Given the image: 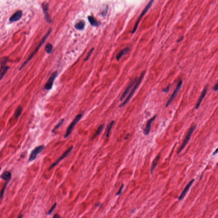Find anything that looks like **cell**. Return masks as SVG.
Returning <instances> with one entry per match:
<instances>
[{"label": "cell", "mask_w": 218, "mask_h": 218, "mask_svg": "<svg viewBox=\"0 0 218 218\" xmlns=\"http://www.w3.org/2000/svg\"><path fill=\"white\" fill-rule=\"evenodd\" d=\"M145 71H144L141 74V75H140V76L139 77V78L137 80V82L136 83V84L134 86V87H133V89H132L131 91L129 93V95H128V96L127 97V98H126L124 101L121 104H120V105L119 106V107L121 108V107H124V106H125L126 104H127V103L130 100V99L132 97V96H133L135 93L136 90H137L138 88L139 87V86L140 85L141 83L142 82V80L143 79V78H144V77L145 76Z\"/></svg>", "instance_id": "1"}, {"label": "cell", "mask_w": 218, "mask_h": 218, "mask_svg": "<svg viewBox=\"0 0 218 218\" xmlns=\"http://www.w3.org/2000/svg\"><path fill=\"white\" fill-rule=\"evenodd\" d=\"M52 29L51 28V29H49V30L47 32V33L46 34L45 36L43 37V38L42 39V40L40 41V43H39V44L38 45V46H37V48H36V49H35V51H34L33 53H32L31 55H30L28 57L27 59L23 63V64L21 65V66H20V69H19L20 70L22 68H23L24 66H25V65H26V64H27L28 63V62L30 61V60L32 59V58L33 56L35 55V54L36 53V52H38V51L39 50L41 46H42V45H43V43H44L45 42V40H46V39L47 38L48 36H49V34H50L51 32L52 31Z\"/></svg>", "instance_id": "2"}, {"label": "cell", "mask_w": 218, "mask_h": 218, "mask_svg": "<svg viewBox=\"0 0 218 218\" xmlns=\"http://www.w3.org/2000/svg\"><path fill=\"white\" fill-rule=\"evenodd\" d=\"M83 116V113H80L75 118V119H74L72 122H71V124H70L68 128L67 129L66 132L65 133L64 136V138L66 139L68 137V136H69V135L71 134V133L72 132V130H73L74 128L75 127V126L76 125V124L78 123L80 120H81V119L82 118Z\"/></svg>", "instance_id": "3"}, {"label": "cell", "mask_w": 218, "mask_h": 218, "mask_svg": "<svg viewBox=\"0 0 218 218\" xmlns=\"http://www.w3.org/2000/svg\"><path fill=\"white\" fill-rule=\"evenodd\" d=\"M153 2H154V0H150V1L149 2V3L147 4V5L146 6L145 9H144L143 11L142 12V13L140 14V16H139V18H138L137 21L136 22V24L134 26V27L133 28V30L132 31V34H133V33L136 32V29H137L138 26H139V23L140 21L141 20V19L142 18L143 16L145 15V14L148 12V11L149 10V9H150V7H151V6H152V4H153Z\"/></svg>", "instance_id": "4"}, {"label": "cell", "mask_w": 218, "mask_h": 218, "mask_svg": "<svg viewBox=\"0 0 218 218\" xmlns=\"http://www.w3.org/2000/svg\"><path fill=\"white\" fill-rule=\"evenodd\" d=\"M197 128V125H194L192 127L190 128L188 132V134L185 137V139L183 143L182 144V145L181 146L180 148L179 149V150H178V154H179L183 150L184 148L185 147V146H186L187 144H188V142H189L191 136H192V133H193L194 130H196V129Z\"/></svg>", "instance_id": "5"}, {"label": "cell", "mask_w": 218, "mask_h": 218, "mask_svg": "<svg viewBox=\"0 0 218 218\" xmlns=\"http://www.w3.org/2000/svg\"><path fill=\"white\" fill-rule=\"evenodd\" d=\"M44 149H45V146L43 145H40L35 147L32 151L30 155V156L29 157V162H32L33 161L35 160L37 157L38 155L41 153Z\"/></svg>", "instance_id": "6"}, {"label": "cell", "mask_w": 218, "mask_h": 218, "mask_svg": "<svg viewBox=\"0 0 218 218\" xmlns=\"http://www.w3.org/2000/svg\"><path fill=\"white\" fill-rule=\"evenodd\" d=\"M182 81H179V83H178V84L177 85L176 89H175L174 91L173 92V93L172 95H171V97L170 98L169 100H168V102H167L166 104V107H168L171 104V103L172 102V101H173V100L175 98V97H176V95H177L178 93H179V90L180 89L181 87H182Z\"/></svg>", "instance_id": "7"}, {"label": "cell", "mask_w": 218, "mask_h": 218, "mask_svg": "<svg viewBox=\"0 0 218 218\" xmlns=\"http://www.w3.org/2000/svg\"><path fill=\"white\" fill-rule=\"evenodd\" d=\"M73 146H71V147H70L68 148L67 150L65 151L64 153L63 154L61 155V156L59 158V159H58L55 162L53 163L52 164V165H51V166H50V167H49V169H52V168H53L55 166H56L57 165H58V164L60 162H61V161L63 160V159H64L67 156H68V155L69 154V153H70V152H71V151L72 150V149H73Z\"/></svg>", "instance_id": "8"}, {"label": "cell", "mask_w": 218, "mask_h": 218, "mask_svg": "<svg viewBox=\"0 0 218 218\" xmlns=\"http://www.w3.org/2000/svg\"><path fill=\"white\" fill-rule=\"evenodd\" d=\"M58 75V72H55L52 74L44 86V88L46 90H50L52 89L53 84L55 78L57 77Z\"/></svg>", "instance_id": "9"}, {"label": "cell", "mask_w": 218, "mask_h": 218, "mask_svg": "<svg viewBox=\"0 0 218 218\" xmlns=\"http://www.w3.org/2000/svg\"><path fill=\"white\" fill-rule=\"evenodd\" d=\"M42 8L43 10L44 14V16H45V19L46 20V21L50 23L52 22V20L51 19L50 16H49V13H48V4L46 2H43L42 3Z\"/></svg>", "instance_id": "10"}, {"label": "cell", "mask_w": 218, "mask_h": 218, "mask_svg": "<svg viewBox=\"0 0 218 218\" xmlns=\"http://www.w3.org/2000/svg\"><path fill=\"white\" fill-rule=\"evenodd\" d=\"M137 79L136 78L133 80V81H132L130 83V84L129 85L127 88H126L125 90L124 91V92L123 93V94H122V95L121 97V98H120V101H123V100L125 98V97L127 96V94L129 93V92L130 91V90L132 88L133 85H134L135 84H136V83L137 81Z\"/></svg>", "instance_id": "11"}, {"label": "cell", "mask_w": 218, "mask_h": 218, "mask_svg": "<svg viewBox=\"0 0 218 218\" xmlns=\"http://www.w3.org/2000/svg\"><path fill=\"white\" fill-rule=\"evenodd\" d=\"M157 116V115H156V116H154V117H153L152 118L150 119H149V120L147 121V124H146V126H145V129H144V131H143L144 134L145 135L147 136V135L149 134L150 133V130H151V124H152V122H153V121L155 119H156Z\"/></svg>", "instance_id": "12"}, {"label": "cell", "mask_w": 218, "mask_h": 218, "mask_svg": "<svg viewBox=\"0 0 218 218\" xmlns=\"http://www.w3.org/2000/svg\"><path fill=\"white\" fill-rule=\"evenodd\" d=\"M194 182V179H192V180H191L190 182L188 184V185H186V186L185 187V189H184L182 193L181 194L180 196H179V197L178 198V199L179 200V201H181L185 197V196L186 195L187 193H188V191L189 190L190 188H191V186H192Z\"/></svg>", "instance_id": "13"}, {"label": "cell", "mask_w": 218, "mask_h": 218, "mask_svg": "<svg viewBox=\"0 0 218 218\" xmlns=\"http://www.w3.org/2000/svg\"><path fill=\"white\" fill-rule=\"evenodd\" d=\"M23 15L21 11H18L14 13L9 18V21L11 22L17 21L21 18Z\"/></svg>", "instance_id": "14"}, {"label": "cell", "mask_w": 218, "mask_h": 218, "mask_svg": "<svg viewBox=\"0 0 218 218\" xmlns=\"http://www.w3.org/2000/svg\"><path fill=\"white\" fill-rule=\"evenodd\" d=\"M208 86H206V87H205L204 88V90H203L202 92V93L201 96H200V97L199 99L198 100V102H197V104H196V109H198L199 108L201 102H202V100L204 99V98L205 96V95H206L207 91H208Z\"/></svg>", "instance_id": "15"}, {"label": "cell", "mask_w": 218, "mask_h": 218, "mask_svg": "<svg viewBox=\"0 0 218 218\" xmlns=\"http://www.w3.org/2000/svg\"><path fill=\"white\" fill-rule=\"evenodd\" d=\"M130 50V48L128 47H126L124 49H122L119 52V53L117 54L116 58L117 61H119L120 58L123 56V55H125Z\"/></svg>", "instance_id": "16"}, {"label": "cell", "mask_w": 218, "mask_h": 218, "mask_svg": "<svg viewBox=\"0 0 218 218\" xmlns=\"http://www.w3.org/2000/svg\"><path fill=\"white\" fill-rule=\"evenodd\" d=\"M160 155H158L155 158V159H154V160L153 161V162H152L151 167V170H150V172H151V174L153 173V171H154V169H155V168L156 167V165H157L158 163V162H159V161L160 159Z\"/></svg>", "instance_id": "17"}, {"label": "cell", "mask_w": 218, "mask_h": 218, "mask_svg": "<svg viewBox=\"0 0 218 218\" xmlns=\"http://www.w3.org/2000/svg\"><path fill=\"white\" fill-rule=\"evenodd\" d=\"M88 19L90 24L94 26H98L100 24L99 22L95 18L92 16H89L88 17Z\"/></svg>", "instance_id": "18"}, {"label": "cell", "mask_w": 218, "mask_h": 218, "mask_svg": "<svg viewBox=\"0 0 218 218\" xmlns=\"http://www.w3.org/2000/svg\"><path fill=\"white\" fill-rule=\"evenodd\" d=\"M11 176H12V174L9 171H6L4 172L1 175V178L2 179H3L4 180L6 181H9V182L11 179Z\"/></svg>", "instance_id": "19"}, {"label": "cell", "mask_w": 218, "mask_h": 218, "mask_svg": "<svg viewBox=\"0 0 218 218\" xmlns=\"http://www.w3.org/2000/svg\"><path fill=\"white\" fill-rule=\"evenodd\" d=\"M85 26V23L84 21L81 20L75 24V29H77L81 30L84 28Z\"/></svg>", "instance_id": "20"}, {"label": "cell", "mask_w": 218, "mask_h": 218, "mask_svg": "<svg viewBox=\"0 0 218 218\" xmlns=\"http://www.w3.org/2000/svg\"><path fill=\"white\" fill-rule=\"evenodd\" d=\"M104 124H102L99 127H98V128L97 129V130H96V131L95 132V133L92 136V140L95 139L96 137H97V136L99 135L101 133V132L103 130V129L104 128Z\"/></svg>", "instance_id": "21"}, {"label": "cell", "mask_w": 218, "mask_h": 218, "mask_svg": "<svg viewBox=\"0 0 218 218\" xmlns=\"http://www.w3.org/2000/svg\"><path fill=\"white\" fill-rule=\"evenodd\" d=\"M114 123H115L114 121H111L109 124L107 126V133H106V137H107V138H109V137L110 131L111 130L112 128L113 127V124H114Z\"/></svg>", "instance_id": "22"}, {"label": "cell", "mask_w": 218, "mask_h": 218, "mask_svg": "<svg viewBox=\"0 0 218 218\" xmlns=\"http://www.w3.org/2000/svg\"><path fill=\"white\" fill-rule=\"evenodd\" d=\"M22 110H23V108L20 106L17 107V108L14 112V117L15 119H17L20 116L22 112Z\"/></svg>", "instance_id": "23"}, {"label": "cell", "mask_w": 218, "mask_h": 218, "mask_svg": "<svg viewBox=\"0 0 218 218\" xmlns=\"http://www.w3.org/2000/svg\"><path fill=\"white\" fill-rule=\"evenodd\" d=\"M53 46L51 44L49 43L45 47V50L48 54H50L52 52Z\"/></svg>", "instance_id": "24"}, {"label": "cell", "mask_w": 218, "mask_h": 218, "mask_svg": "<svg viewBox=\"0 0 218 218\" xmlns=\"http://www.w3.org/2000/svg\"><path fill=\"white\" fill-rule=\"evenodd\" d=\"M64 121V119H61V120L58 122V124L56 125V126H55V127L52 130V133H53L55 131V130H56L57 129H58V128H59L61 127V125L63 124Z\"/></svg>", "instance_id": "25"}, {"label": "cell", "mask_w": 218, "mask_h": 218, "mask_svg": "<svg viewBox=\"0 0 218 218\" xmlns=\"http://www.w3.org/2000/svg\"><path fill=\"white\" fill-rule=\"evenodd\" d=\"M9 66H5L4 68L3 69V72H1V75H0V79H2V78H3V76H4L5 74L7 72V71H8V70L9 69Z\"/></svg>", "instance_id": "26"}, {"label": "cell", "mask_w": 218, "mask_h": 218, "mask_svg": "<svg viewBox=\"0 0 218 218\" xmlns=\"http://www.w3.org/2000/svg\"><path fill=\"white\" fill-rule=\"evenodd\" d=\"M9 182V181H7V182H6L4 186H3V188H2V189L1 190V199H2V198H3V196L4 194L6 188V186H7V184H8Z\"/></svg>", "instance_id": "27"}, {"label": "cell", "mask_w": 218, "mask_h": 218, "mask_svg": "<svg viewBox=\"0 0 218 218\" xmlns=\"http://www.w3.org/2000/svg\"><path fill=\"white\" fill-rule=\"evenodd\" d=\"M7 58L6 57H4L3 58V60L2 61L1 64V71L2 69L4 68L5 64H6V63L7 61Z\"/></svg>", "instance_id": "28"}, {"label": "cell", "mask_w": 218, "mask_h": 218, "mask_svg": "<svg viewBox=\"0 0 218 218\" xmlns=\"http://www.w3.org/2000/svg\"><path fill=\"white\" fill-rule=\"evenodd\" d=\"M94 50V48H92V49H91V50L89 52L88 54H87V56L86 57L85 59H84V61H87V60H88V59L89 58L90 56H91V54H92V53H93V51Z\"/></svg>", "instance_id": "29"}, {"label": "cell", "mask_w": 218, "mask_h": 218, "mask_svg": "<svg viewBox=\"0 0 218 218\" xmlns=\"http://www.w3.org/2000/svg\"><path fill=\"white\" fill-rule=\"evenodd\" d=\"M56 203H55L54 204V205L52 207V208H50V209L49 210V211L48 212V215H50V214H52V211H53L55 209V208H56Z\"/></svg>", "instance_id": "30"}, {"label": "cell", "mask_w": 218, "mask_h": 218, "mask_svg": "<svg viewBox=\"0 0 218 218\" xmlns=\"http://www.w3.org/2000/svg\"><path fill=\"white\" fill-rule=\"evenodd\" d=\"M170 87H171V84H169V85L166 87V88L164 89L163 90H162V91L164 93H168L170 90Z\"/></svg>", "instance_id": "31"}, {"label": "cell", "mask_w": 218, "mask_h": 218, "mask_svg": "<svg viewBox=\"0 0 218 218\" xmlns=\"http://www.w3.org/2000/svg\"><path fill=\"white\" fill-rule=\"evenodd\" d=\"M123 186H124V184H122V185H121V186L120 187V189L119 190V191L117 192L116 195H119L121 194V192H122V189H123Z\"/></svg>", "instance_id": "32"}, {"label": "cell", "mask_w": 218, "mask_h": 218, "mask_svg": "<svg viewBox=\"0 0 218 218\" xmlns=\"http://www.w3.org/2000/svg\"><path fill=\"white\" fill-rule=\"evenodd\" d=\"M213 90L215 91H217L218 90V82L217 83V84H216L214 86V87L213 88Z\"/></svg>", "instance_id": "33"}, {"label": "cell", "mask_w": 218, "mask_h": 218, "mask_svg": "<svg viewBox=\"0 0 218 218\" xmlns=\"http://www.w3.org/2000/svg\"><path fill=\"white\" fill-rule=\"evenodd\" d=\"M53 218H62V217L60 216L58 214H55V215L54 216Z\"/></svg>", "instance_id": "34"}, {"label": "cell", "mask_w": 218, "mask_h": 218, "mask_svg": "<svg viewBox=\"0 0 218 218\" xmlns=\"http://www.w3.org/2000/svg\"><path fill=\"white\" fill-rule=\"evenodd\" d=\"M184 38V36H181V37L179 38L177 40V42H179L181 41Z\"/></svg>", "instance_id": "35"}, {"label": "cell", "mask_w": 218, "mask_h": 218, "mask_svg": "<svg viewBox=\"0 0 218 218\" xmlns=\"http://www.w3.org/2000/svg\"><path fill=\"white\" fill-rule=\"evenodd\" d=\"M218 153V147L217 148L216 150L214 152V153H213V155H215L217 154V153Z\"/></svg>", "instance_id": "36"}, {"label": "cell", "mask_w": 218, "mask_h": 218, "mask_svg": "<svg viewBox=\"0 0 218 218\" xmlns=\"http://www.w3.org/2000/svg\"><path fill=\"white\" fill-rule=\"evenodd\" d=\"M23 216L22 215V214H20L19 216V217H18V218H23Z\"/></svg>", "instance_id": "37"}, {"label": "cell", "mask_w": 218, "mask_h": 218, "mask_svg": "<svg viewBox=\"0 0 218 218\" xmlns=\"http://www.w3.org/2000/svg\"></svg>", "instance_id": "38"}]
</instances>
